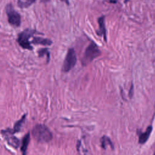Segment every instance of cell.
<instances>
[{
  "label": "cell",
  "mask_w": 155,
  "mask_h": 155,
  "mask_svg": "<svg viewBox=\"0 0 155 155\" xmlns=\"http://www.w3.org/2000/svg\"><path fill=\"white\" fill-rule=\"evenodd\" d=\"M30 139V133H27L24 136L22 140V145L21 147V151L22 153V155H26L27 154V148L29 144Z\"/></svg>",
  "instance_id": "cell-9"
},
{
  "label": "cell",
  "mask_w": 155,
  "mask_h": 155,
  "mask_svg": "<svg viewBox=\"0 0 155 155\" xmlns=\"http://www.w3.org/2000/svg\"><path fill=\"white\" fill-rule=\"evenodd\" d=\"M35 0H18V5L21 8H26L31 5Z\"/></svg>",
  "instance_id": "cell-13"
},
{
  "label": "cell",
  "mask_w": 155,
  "mask_h": 155,
  "mask_svg": "<svg viewBox=\"0 0 155 155\" xmlns=\"http://www.w3.org/2000/svg\"><path fill=\"white\" fill-rule=\"evenodd\" d=\"M101 54V50L99 49L96 44L91 42L86 48L84 56L82 59L83 65H87L90 64L93 59L100 56Z\"/></svg>",
  "instance_id": "cell-2"
},
{
  "label": "cell",
  "mask_w": 155,
  "mask_h": 155,
  "mask_svg": "<svg viewBox=\"0 0 155 155\" xmlns=\"http://www.w3.org/2000/svg\"><path fill=\"white\" fill-rule=\"evenodd\" d=\"M36 33H38L36 30L31 29H26L21 32L17 39V41L20 46L24 49L31 50L33 47L30 45V42L28 41V39Z\"/></svg>",
  "instance_id": "cell-3"
},
{
  "label": "cell",
  "mask_w": 155,
  "mask_h": 155,
  "mask_svg": "<svg viewBox=\"0 0 155 155\" xmlns=\"http://www.w3.org/2000/svg\"><path fill=\"white\" fill-rule=\"evenodd\" d=\"M33 138L38 142L47 143L52 138V133L47 127L43 124H36L31 130Z\"/></svg>",
  "instance_id": "cell-1"
},
{
  "label": "cell",
  "mask_w": 155,
  "mask_h": 155,
  "mask_svg": "<svg viewBox=\"0 0 155 155\" xmlns=\"http://www.w3.org/2000/svg\"><path fill=\"white\" fill-rule=\"evenodd\" d=\"M42 2H47V1H48L49 0H41Z\"/></svg>",
  "instance_id": "cell-17"
},
{
  "label": "cell",
  "mask_w": 155,
  "mask_h": 155,
  "mask_svg": "<svg viewBox=\"0 0 155 155\" xmlns=\"http://www.w3.org/2000/svg\"><path fill=\"white\" fill-rule=\"evenodd\" d=\"M133 85H132L130 87V91H129V97H131L132 96H133Z\"/></svg>",
  "instance_id": "cell-15"
},
{
  "label": "cell",
  "mask_w": 155,
  "mask_h": 155,
  "mask_svg": "<svg viewBox=\"0 0 155 155\" xmlns=\"http://www.w3.org/2000/svg\"><path fill=\"white\" fill-rule=\"evenodd\" d=\"M98 24H99V30L97 31V34L99 36H102L105 41H107V32L105 24V16H102L98 18Z\"/></svg>",
  "instance_id": "cell-7"
},
{
  "label": "cell",
  "mask_w": 155,
  "mask_h": 155,
  "mask_svg": "<svg viewBox=\"0 0 155 155\" xmlns=\"http://www.w3.org/2000/svg\"><path fill=\"white\" fill-rule=\"evenodd\" d=\"M2 134L4 136L5 139L6 140L7 143L10 145L11 147L15 148H18V147L19 146V140L15 136H14L13 133L10 131V128H7L5 130L1 131Z\"/></svg>",
  "instance_id": "cell-6"
},
{
  "label": "cell",
  "mask_w": 155,
  "mask_h": 155,
  "mask_svg": "<svg viewBox=\"0 0 155 155\" xmlns=\"http://www.w3.org/2000/svg\"><path fill=\"white\" fill-rule=\"evenodd\" d=\"M61 1H65L67 4H68V1H67V0H61Z\"/></svg>",
  "instance_id": "cell-18"
},
{
  "label": "cell",
  "mask_w": 155,
  "mask_h": 155,
  "mask_svg": "<svg viewBox=\"0 0 155 155\" xmlns=\"http://www.w3.org/2000/svg\"><path fill=\"white\" fill-rule=\"evenodd\" d=\"M151 131L152 127L148 126L145 132L140 133L139 135V143L140 144H143L144 143H145L148 139Z\"/></svg>",
  "instance_id": "cell-8"
},
{
  "label": "cell",
  "mask_w": 155,
  "mask_h": 155,
  "mask_svg": "<svg viewBox=\"0 0 155 155\" xmlns=\"http://www.w3.org/2000/svg\"><path fill=\"white\" fill-rule=\"evenodd\" d=\"M110 2H112V3H116V0H114V1L111 0V1H110Z\"/></svg>",
  "instance_id": "cell-16"
},
{
  "label": "cell",
  "mask_w": 155,
  "mask_h": 155,
  "mask_svg": "<svg viewBox=\"0 0 155 155\" xmlns=\"http://www.w3.org/2000/svg\"><path fill=\"white\" fill-rule=\"evenodd\" d=\"M35 44H40L42 45H50L52 41L48 39H45L40 37H35L31 42Z\"/></svg>",
  "instance_id": "cell-10"
},
{
  "label": "cell",
  "mask_w": 155,
  "mask_h": 155,
  "mask_svg": "<svg viewBox=\"0 0 155 155\" xmlns=\"http://www.w3.org/2000/svg\"><path fill=\"white\" fill-rule=\"evenodd\" d=\"M25 117H26V114H24L22 116V117L21 118V119H19V120H18L14 125L13 128L10 129L12 133H18L21 130V127L22 125V124L24 123L25 120Z\"/></svg>",
  "instance_id": "cell-11"
},
{
  "label": "cell",
  "mask_w": 155,
  "mask_h": 155,
  "mask_svg": "<svg viewBox=\"0 0 155 155\" xmlns=\"http://www.w3.org/2000/svg\"><path fill=\"white\" fill-rule=\"evenodd\" d=\"M76 54L73 48H69L62 66V71L64 72H68L70 71L76 64Z\"/></svg>",
  "instance_id": "cell-4"
},
{
  "label": "cell",
  "mask_w": 155,
  "mask_h": 155,
  "mask_svg": "<svg viewBox=\"0 0 155 155\" xmlns=\"http://www.w3.org/2000/svg\"><path fill=\"white\" fill-rule=\"evenodd\" d=\"M154 155H155V153H154Z\"/></svg>",
  "instance_id": "cell-19"
},
{
  "label": "cell",
  "mask_w": 155,
  "mask_h": 155,
  "mask_svg": "<svg viewBox=\"0 0 155 155\" xmlns=\"http://www.w3.org/2000/svg\"><path fill=\"white\" fill-rule=\"evenodd\" d=\"M5 12L8 22L13 26L19 27L21 24V16L15 10L12 4H8L6 5Z\"/></svg>",
  "instance_id": "cell-5"
},
{
  "label": "cell",
  "mask_w": 155,
  "mask_h": 155,
  "mask_svg": "<svg viewBox=\"0 0 155 155\" xmlns=\"http://www.w3.org/2000/svg\"><path fill=\"white\" fill-rule=\"evenodd\" d=\"M107 145H110L112 148H113V145L110 139L107 136H103L101 138V146L103 148H105Z\"/></svg>",
  "instance_id": "cell-12"
},
{
  "label": "cell",
  "mask_w": 155,
  "mask_h": 155,
  "mask_svg": "<svg viewBox=\"0 0 155 155\" xmlns=\"http://www.w3.org/2000/svg\"><path fill=\"white\" fill-rule=\"evenodd\" d=\"M38 54H39V56L40 57H42V56H44V54H45V55L47 56L48 60L50 59V53H49V52H48V51L47 48H42V49L39 50L38 51Z\"/></svg>",
  "instance_id": "cell-14"
}]
</instances>
